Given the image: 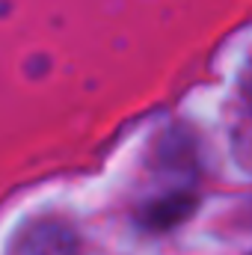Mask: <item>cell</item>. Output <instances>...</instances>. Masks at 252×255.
Listing matches in <instances>:
<instances>
[{
    "label": "cell",
    "mask_w": 252,
    "mask_h": 255,
    "mask_svg": "<svg viewBox=\"0 0 252 255\" xmlns=\"http://www.w3.org/2000/svg\"><path fill=\"white\" fill-rule=\"evenodd\" d=\"M9 255H80V241L68 223L36 220L15 235Z\"/></svg>",
    "instance_id": "cell-1"
},
{
    "label": "cell",
    "mask_w": 252,
    "mask_h": 255,
    "mask_svg": "<svg viewBox=\"0 0 252 255\" xmlns=\"http://www.w3.org/2000/svg\"><path fill=\"white\" fill-rule=\"evenodd\" d=\"M193 211H196V196L193 193L160 196V199L148 202L139 211V226H145L148 232H166V229H175L178 223H184Z\"/></svg>",
    "instance_id": "cell-2"
}]
</instances>
